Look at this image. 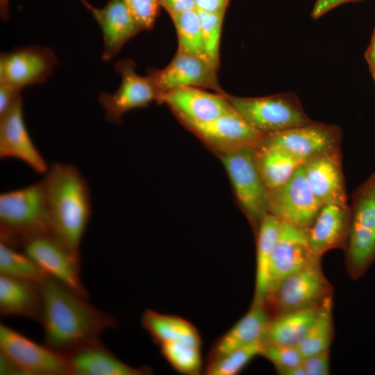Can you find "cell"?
Returning a JSON list of instances; mask_svg holds the SVG:
<instances>
[{
	"label": "cell",
	"instance_id": "obj_19",
	"mask_svg": "<svg viewBox=\"0 0 375 375\" xmlns=\"http://www.w3.org/2000/svg\"><path fill=\"white\" fill-rule=\"evenodd\" d=\"M79 1L101 30L103 60H110L124 44L143 31L123 0H109L102 8H96L86 0Z\"/></svg>",
	"mask_w": 375,
	"mask_h": 375
},
{
	"label": "cell",
	"instance_id": "obj_36",
	"mask_svg": "<svg viewBox=\"0 0 375 375\" xmlns=\"http://www.w3.org/2000/svg\"><path fill=\"white\" fill-rule=\"evenodd\" d=\"M143 31L153 28L160 6L156 0H123Z\"/></svg>",
	"mask_w": 375,
	"mask_h": 375
},
{
	"label": "cell",
	"instance_id": "obj_35",
	"mask_svg": "<svg viewBox=\"0 0 375 375\" xmlns=\"http://www.w3.org/2000/svg\"><path fill=\"white\" fill-rule=\"evenodd\" d=\"M261 356L271 362L276 372L302 365L303 356L298 347L265 342Z\"/></svg>",
	"mask_w": 375,
	"mask_h": 375
},
{
	"label": "cell",
	"instance_id": "obj_11",
	"mask_svg": "<svg viewBox=\"0 0 375 375\" xmlns=\"http://www.w3.org/2000/svg\"><path fill=\"white\" fill-rule=\"evenodd\" d=\"M218 156L244 148H255L264 137L233 108L214 119L181 124Z\"/></svg>",
	"mask_w": 375,
	"mask_h": 375
},
{
	"label": "cell",
	"instance_id": "obj_9",
	"mask_svg": "<svg viewBox=\"0 0 375 375\" xmlns=\"http://www.w3.org/2000/svg\"><path fill=\"white\" fill-rule=\"evenodd\" d=\"M322 206L312 192L302 165L268 194V212L304 231L312 225Z\"/></svg>",
	"mask_w": 375,
	"mask_h": 375
},
{
	"label": "cell",
	"instance_id": "obj_25",
	"mask_svg": "<svg viewBox=\"0 0 375 375\" xmlns=\"http://www.w3.org/2000/svg\"><path fill=\"white\" fill-rule=\"evenodd\" d=\"M281 221L268 213L262 219L256 235V268L253 299L251 304L264 305L269 292L272 253L278 238Z\"/></svg>",
	"mask_w": 375,
	"mask_h": 375
},
{
	"label": "cell",
	"instance_id": "obj_12",
	"mask_svg": "<svg viewBox=\"0 0 375 375\" xmlns=\"http://www.w3.org/2000/svg\"><path fill=\"white\" fill-rule=\"evenodd\" d=\"M217 70L216 67L205 59L176 51L166 67L150 69L146 75L157 96L181 87L207 88L222 94L225 92L219 84Z\"/></svg>",
	"mask_w": 375,
	"mask_h": 375
},
{
	"label": "cell",
	"instance_id": "obj_23",
	"mask_svg": "<svg viewBox=\"0 0 375 375\" xmlns=\"http://www.w3.org/2000/svg\"><path fill=\"white\" fill-rule=\"evenodd\" d=\"M272 317L264 305L251 304L248 312L213 344L207 362L234 350L264 342Z\"/></svg>",
	"mask_w": 375,
	"mask_h": 375
},
{
	"label": "cell",
	"instance_id": "obj_31",
	"mask_svg": "<svg viewBox=\"0 0 375 375\" xmlns=\"http://www.w3.org/2000/svg\"><path fill=\"white\" fill-rule=\"evenodd\" d=\"M0 274L40 282L46 275L28 255L0 242Z\"/></svg>",
	"mask_w": 375,
	"mask_h": 375
},
{
	"label": "cell",
	"instance_id": "obj_32",
	"mask_svg": "<svg viewBox=\"0 0 375 375\" xmlns=\"http://www.w3.org/2000/svg\"><path fill=\"white\" fill-rule=\"evenodd\" d=\"M160 347L165 359L178 372L186 375H197L201 372V347L181 342H164Z\"/></svg>",
	"mask_w": 375,
	"mask_h": 375
},
{
	"label": "cell",
	"instance_id": "obj_8",
	"mask_svg": "<svg viewBox=\"0 0 375 375\" xmlns=\"http://www.w3.org/2000/svg\"><path fill=\"white\" fill-rule=\"evenodd\" d=\"M44 274L88 298L81 279V254H78L52 233L35 236L21 247Z\"/></svg>",
	"mask_w": 375,
	"mask_h": 375
},
{
	"label": "cell",
	"instance_id": "obj_2",
	"mask_svg": "<svg viewBox=\"0 0 375 375\" xmlns=\"http://www.w3.org/2000/svg\"><path fill=\"white\" fill-rule=\"evenodd\" d=\"M42 180L51 233L75 253L92 215L89 185L72 165L55 162Z\"/></svg>",
	"mask_w": 375,
	"mask_h": 375
},
{
	"label": "cell",
	"instance_id": "obj_33",
	"mask_svg": "<svg viewBox=\"0 0 375 375\" xmlns=\"http://www.w3.org/2000/svg\"><path fill=\"white\" fill-rule=\"evenodd\" d=\"M265 342H260L234 350L207 362L204 372L207 375H235L256 356H261Z\"/></svg>",
	"mask_w": 375,
	"mask_h": 375
},
{
	"label": "cell",
	"instance_id": "obj_30",
	"mask_svg": "<svg viewBox=\"0 0 375 375\" xmlns=\"http://www.w3.org/2000/svg\"><path fill=\"white\" fill-rule=\"evenodd\" d=\"M171 18L178 38L177 51L209 61L203 46L197 10L180 13Z\"/></svg>",
	"mask_w": 375,
	"mask_h": 375
},
{
	"label": "cell",
	"instance_id": "obj_26",
	"mask_svg": "<svg viewBox=\"0 0 375 375\" xmlns=\"http://www.w3.org/2000/svg\"><path fill=\"white\" fill-rule=\"evenodd\" d=\"M142 325L155 342H181L201 347V339L197 328L185 319L147 309L141 319Z\"/></svg>",
	"mask_w": 375,
	"mask_h": 375
},
{
	"label": "cell",
	"instance_id": "obj_3",
	"mask_svg": "<svg viewBox=\"0 0 375 375\" xmlns=\"http://www.w3.org/2000/svg\"><path fill=\"white\" fill-rule=\"evenodd\" d=\"M52 233L42 181L0 195V238L14 249Z\"/></svg>",
	"mask_w": 375,
	"mask_h": 375
},
{
	"label": "cell",
	"instance_id": "obj_4",
	"mask_svg": "<svg viewBox=\"0 0 375 375\" xmlns=\"http://www.w3.org/2000/svg\"><path fill=\"white\" fill-rule=\"evenodd\" d=\"M344 253L347 271L354 280L375 261V172L353 194Z\"/></svg>",
	"mask_w": 375,
	"mask_h": 375
},
{
	"label": "cell",
	"instance_id": "obj_15",
	"mask_svg": "<svg viewBox=\"0 0 375 375\" xmlns=\"http://www.w3.org/2000/svg\"><path fill=\"white\" fill-rule=\"evenodd\" d=\"M342 131L335 124L314 122L265 134L262 142L280 147L304 162L340 147Z\"/></svg>",
	"mask_w": 375,
	"mask_h": 375
},
{
	"label": "cell",
	"instance_id": "obj_10",
	"mask_svg": "<svg viewBox=\"0 0 375 375\" xmlns=\"http://www.w3.org/2000/svg\"><path fill=\"white\" fill-rule=\"evenodd\" d=\"M0 351L17 364L24 375H69L65 353L39 344L3 324Z\"/></svg>",
	"mask_w": 375,
	"mask_h": 375
},
{
	"label": "cell",
	"instance_id": "obj_46",
	"mask_svg": "<svg viewBox=\"0 0 375 375\" xmlns=\"http://www.w3.org/2000/svg\"><path fill=\"white\" fill-rule=\"evenodd\" d=\"M369 69L375 85V67H369Z\"/></svg>",
	"mask_w": 375,
	"mask_h": 375
},
{
	"label": "cell",
	"instance_id": "obj_43",
	"mask_svg": "<svg viewBox=\"0 0 375 375\" xmlns=\"http://www.w3.org/2000/svg\"><path fill=\"white\" fill-rule=\"evenodd\" d=\"M365 58L369 67H375V26L371 37L370 42L365 51Z\"/></svg>",
	"mask_w": 375,
	"mask_h": 375
},
{
	"label": "cell",
	"instance_id": "obj_41",
	"mask_svg": "<svg viewBox=\"0 0 375 375\" xmlns=\"http://www.w3.org/2000/svg\"><path fill=\"white\" fill-rule=\"evenodd\" d=\"M230 0H195L196 9L209 12L226 13Z\"/></svg>",
	"mask_w": 375,
	"mask_h": 375
},
{
	"label": "cell",
	"instance_id": "obj_13",
	"mask_svg": "<svg viewBox=\"0 0 375 375\" xmlns=\"http://www.w3.org/2000/svg\"><path fill=\"white\" fill-rule=\"evenodd\" d=\"M136 64L131 58L118 60L115 69L122 77L118 89L112 94L102 92L98 101L106 112L108 121L120 124L127 112L147 107L156 101L157 93L147 75L135 71Z\"/></svg>",
	"mask_w": 375,
	"mask_h": 375
},
{
	"label": "cell",
	"instance_id": "obj_24",
	"mask_svg": "<svg viewBox=\"0 0 375 375\" xmlns=\"http://www.w3.org/2000/svg\"><path fill=\"white\" fill-rule=\"evenodd\" d=\"M40 282L0 274L1 315L26 317L38 322L42 302Z\"/></svg>",
	"mask_w": 375,
	"mask_h": 375
},
{
	"label": "cell",
	"instance_id": "obj_22",
	"mask_svg": "<svg viewBox=\"0 0 375 375\" xmlns=\"http://www.w3.org/2000/svg\"><path fill=\"white\" fill-rule=\"evenodd\" d=\"M350 226V206H322L315 221L306 231L312 256L322 260L323 255L335 249H346Z\"/></svg>",
	"mask_w": 375,
	"mask_h": 375
},
{
	"label": "cell",
	"instance_id": "obj_29",
	"mask_svg": "<svg viewBox=\"0 0 375 375\" xmlns=\"http://www.w3.org/2000/svg\"><path fill=\"white\" fill-rule=\"evenodd\" d=\"M333 296L320 304L316 317L298 346L303 358L329 350L333 339Z\"/></svg>",
	"mask_w": 375,
	"mask_h": 375
},
{
	"label": "cell",
	"instance_id": "obj_14",
	"mask_svg": "<svg viewBox=\"0 0 375 375\" xmlns=\"http://www.w3.org/2000/svg\"><path fill=\"white\" fill-rule=\"evenodd\" d=\"M57 63L56 53L49 47H24L1 53L0 83L22 91L45 82Z\"/></svg>",
	"mask_w": 375,
	"mask_h": 375
},
{
	"label": "cell",
	"instance_id": "obj_1",
	"mask_svg": "<svg viewBox=\"0 0 375 375\" xmlns=\"http://www.w3.org/2000/svg\"><path fill=\"white\" fill-rule=\"evenodd\" d=\"M42 309L38 322L49 347L67 353L99 339L117 326L116 319L88 302L58 280L46 276L40 282Z\"/></svg>",
	"mask_w": 375,
	"mask_h": 375
},
{
	"label": "cell",
	"instance_id": "obj_44",
	"mask_svg": "<svg viewBox=\"0 0 375 375\" xmlns=\"http://www.w3.org/2000/svg\"><path fill=\"white\" fill-rule=\"evenodd\" d=\"M278 374L281 375H306L302 365L284 369L278 372Z\"/></svg>",
	"mask_w": 375,
	"mask_h": 375
},
{
	"label": "cell",
	"instance_id": "obj_7",
	"mask_svg": "<svg viewBox=\"0 0 375 375\" xmlns=\"http://www.w3.org/2000/svg\"><path fill=\"white\" fill-rule=\"evenodd\" d=\"M321 260H312L269 294L264 306L271 317L319 305L333 296V286L323 273Z\"/></svg>",
	"mask_w": 375,
	"mask_h": 375
},
{
	"label": "cell",
	"instance_id": "obj_34",
	"mask_svg": "<svg viewBox=\"0 0 375 375\" xmlns=\"http://www.w3.org/2000/svg\"><path fill=\"white\" fill-rule=\"evenodd\" d=\"M197 11L207 58L219 69L221 32L225 13Z\"/></svg>",
	"mask_w": 375,
	"mask_h": 375
},
{
	"label": "cell",
	"instance_id": "obj_20",
	"mask_svg": "<svg viewBox=\"0 0 375 375\" xmlns=\"http://www.w3.org/2000/svg\"><path fill=\"white\" fill-rule=\"evenodd\" d=\"M314 259L306 232L281 221L272 256L267 297L283 280Z\"/></svg>",
	"mask_w": 375,
	"mask_h": 375
},
{
	"label": "cell",
	"instance_id": "obj_17",
	"mask_svg": "<svg viewBox=\"0 0 375 375\" xmlns=\"http://www.w3.org/2000/svg\"><path fill=\"white\" fill-rule=\"evenodd\" d=\"M0 157L20 160L40 174H45L48 169L49 165L26 128L22 96L0 115Z\"/></svg>",
	"mask_w": 375,
	"mask_h": 375
},
{
	"label": "cell",
	"instance_id": "obj_5",
	"mask_svg": "<svg viewBox=\"0 0 375 375\" xmlns=\"http://www.w3.org/2000/svg\"><path fill=\"white\" fill-rule=\"evenodd\" d=\"M231 106L253 128L269 134L311 124V119L294 92L265 97H242L225 92Z\"/></svg>",
	"mask_w": 375,
	"mask_h": 375
},
{
	"label": "cell",
	"instance_id": "obj_45",
	"mask_svg": "<svg viewBox=\"0 0 375 375\" xmlns=\"http://www.w3.org/2000/svg\"><path fill=\"white\" fill-rule=\"evenodd\" d=\"M0 15L3 21L9 19V0H0Z\"/></svg>",
	"mask_w": 375,
	"mask_h": 375
},
{
	"label": "cell",
	"instance_id": "obj_37",
	"mask_svg": "<svg viewBox=\"0 0 375 375\" xmlns=\"http://www.w3.org/2000/svg\"><path fill=\"white\" fill-rule=\"evenodd\" d=\"M302 366L306 372V375L329 374V350L304 357Z\"/></svg>",
	"mask_w": 375,
	"mask_h": 375
},
{
	"label": "cell",
	"instance_id": "obj_6",
	"mask_svg": "<svg viewBox=\"0 0 375 375\" xmlns=\"http://www.w3.org/2000/svg\"><path fill=\"white\" fill-rule=\"evenodd\" d=\"M256 148V147H255ZM255 148H244L219 155L238 203L256 233L268 214L269 189L257 168Z\"/></svg>",
	"mask_w": 375,
	"mask_h": 375
},
{
	"label": "cell",
	"instance_id": "obj_28",
	"mask_svg": "<svg viewBox=\"0 0 375 375\" xmlns=\"http://www.w3.org/2000/svg\"><path fill=\"white\" fill-rule=\"evenodd\" d=\"M254 158L260 174L269 190L286 182L304 162L280 147L262 142L254 149Z\"/></svg>",
	"mask_w": 375,
	"mask_h": 375
},
{
	"label": "cell",
	"instance_id": "obj_18",
	"mask_svg": "<svg viewBox=\"0 0 375 375\" xmlns=\"http://www.w3.org/2000/svg\"><path fill=\"white\" fill-rule=\"evenodd\" d=\"M302 166L312 192L322 205L349 206L340 147L312 157Z\"/></svg>",
	"mask_w": 375,
	"mask_h": 375
},
{
	"label": "cell",
	"instance_id": "obj_27",
	"mask_svg": "<svg viewBox=\"0 0 375 375\" xmlns=\"http://www.w3.org/2000/svg\"><path fill=\"white\" fill-rule=\"evenodd\" d=\"M320 304L272 317L264 342L298 347L314 321Z\"/></svg>",
	"mask_w": 375,
	"mask_h": 375
},
{
	"label": "cell",
	"instance_id": "obj_21",
	"mask_svg": "<svg viewBox=\"0 0 375 375\" xmlns=\"http://www.w3.org/2000/svg\"><path fill=\"white\" fill-rule=\"evenodd\" d=\"M69 375H146L149 367L130 366L116 357L99 339L67 353Z\"/></svg>",
	"mask_w": 375,
	"mask_h": 375
},
{
	"label": "cell",
	"instance_id": "obj_40",
	"mask_svg": "<svg viewBox=\"0 0 375 375\" xmlns=\"http://www.w3.org/2000/svg\"><path fill=\"white\" fill-rule=\"evenodd\" d=\"M21 97V90L10 85L0 83V115Z\"/></svg>",
	"mask_w": 375,
	"mask_h": 375
},
{
	"label": "cell",
	"instance_id": "obj_16",
	"mask_svg": "<svg viewBox=\"0 0 375 375\" xmlns=\"http://www.w3.org/2000/svg\"><path fill=\"white\" fill-rule=\"evenodd\" d=\"M225 92L212 93L199 88L181 87L158 94L156 101L166 105L181 124L204 122L233 110Z\"/></svg>",
	"mask_w": 375,
	"mask_h": 375
},
{
	"label": "cell",
	"instance_id": "obj_38",
	"mask_svg": "<svg viewBox=\"0 0 375 375\" xmlns=\"http://www.w3.org/2000/svg\"><path fill=\"white\" fill-rule=\"evenodd\" d=\"M170 17L196 9L195 0H156Z\"/></svg>",
	"mask_w": 375,
	"mask_h": 375
},
{
	"label": "cell",
	"instance_id": "obj_42",
	"mask_svg": "<svg viewBox=\"0 0 375 375\" xmlns=\"http://www.w3.org/2000/svg\"><path fill=\"white\" fill-rule=\"evenodd\" d=\"M0 374L24 375L21 369L10 358L0 351Z\"/></svg>",
	"mask_w": 375,
	"mask_h": 375
},
{
	"label": "cell",
	"instance_id": "obj_39",
	"mask_svg": "<svg viewBox=\"0 0 375 375\" xmlns=\"http://www.w3.org/2000/svg\"><path fill=\"white\" fill-rule=\"evenodd\" d=\"M361 1L362 0H317L311 11V17L313 19H317L338 6Z\"/></svg>",
	"mask_w": 375,
	"mask_h": 375
}]
</instances>
